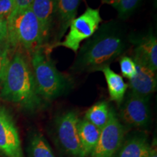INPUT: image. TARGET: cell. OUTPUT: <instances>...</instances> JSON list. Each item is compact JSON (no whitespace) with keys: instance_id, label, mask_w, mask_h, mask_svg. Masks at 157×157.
<instances>
[{"instance_id":"7402d4cb","label":"cell","mask_w":157,"mask_h":157,"mask_svg":"<svg viewBox=\"0 0 157 157\" xmlns=\"http://www.w3.org/2000/svg\"><path fill=\"white\" fill-rule=\"evenodd\" d=\"M15 0H0V17L7 20L14 9Z\"/></svg>"},{"instance_id":"7a4b0ae2","label":"cell","mask_w":157,"mask_h":157,"mask_svg":"<svg viewBox=\"0 0 157 157\" xmlns=\"http://www.w3.org/2000/svg\"><path fill=\"white\" fill-rule=\"evenodd\" d=\"M2 83L0 98L4 101L30 111H36L43 105L32 70L21 52H16L10 60Z\"/></svg>"},{"instance_id":"4316f807","label":"cell","mask_w":157,"mask_h":157,"mask_svg":"<svg viewBox=\"0 0 157 157\" xmlns=\"http://www.w3.org/2000/svg\"><path fill=\"white\" fill-rule=\"evenodd\" d=\"M0 84H1V82H0Z\"/></svg>"},{"instance_id":"484cf974","label":"cell","mask_w":157,"mask_h":157,"mask_svg":"<svg viewBox=\"0 0 157 157\" xmlns=\"http://www.w3.org/2000/svg\"><path fill=\"white\" fill-rule=\"evenodd\" d=\"M113 1H114V0H101V2L103 3L108 4V5H113Z\"/></svg>"},{"instance_id":"8fae6325","label":"cell","mask_w":157,"mask_h":157,"mask_svg":"<svg viewBox=\"0 0 157 157\" xmlns=\"http://www.w3.org/2000/svg\"><path fill=\"white\" fill-rule=\"evenodd\" d=\"M133 60L140 63L154 71H156L157 39L154 34H147L137 39L135 42Z\"/></svg>"},{"instance_id":"277c9868","label":"cell","mask_w":157,"mask_h":157,"mask_svg":"<svg viewBox=\"0 0 157 157\" xmlns=\"http://www.w3.org/2000/svg\"><path fill=\"white\" fill-rule=\"evenodd\" d=\"M7 40L13 46L21 45L34 52L44 44L40 25L31 7L7 19Z\"/></svg>"},{"instance_id":"d4e9b609","label":"cell","mask_w":157,"mask_h":157,"mask_svg":"<svg viewBox=\"0 0 157 157\" xmlns=\"http://www.w3.org/2000/svg\"><path fill=\"white\" fill-rule=\"evenodd\" d=\"M146 157H157V143L156 138H154L150 144V148Z\"/></svg>"},{"instance_id":"6da1fadb","label":"cell","mask_w":157,"mask_h":157,"mask_svg":"<svg viewBox=\"0 0 157 157\" xmlns=\"http://www.w3.org/2000/svg\"><path fill=\"white\" fill-rule=\"evenodd\" d=\"M125 35L119 25L111 22L99 27L80 48L72 68L95 71L109 64L126 48Z\"/></svg>"},{"instance_id":"4fadbf2b","label":"cell","mask_w":157,"mask_h":157,"mask_svg":"<svg viewBox=\"0 0 157 157\" xmlns=\"http://www.w3.org/2000/svg\"><path fill=\"white\" fill-rule=\"evenodd\" d=\"M150 144L146 134L135 132L123 140L116 157H146Z\"/></svg>"},{"instance_id":"e0dca14e","label":"cell","mask_w":157,"mask_h":157,"mask_svg":"<svg viewBox=\"0 0 157 157\" xmlns=\"http://www.w3.org/2000/svg\"><path fill=\"white\" fill-rule=\"evenodd\" d=\"M80 0H56V13L63 29L62 34L75 18Z\"/></svg>"},{"instance_id":"5bb4252c","label":"cell","mask_w":157,"mask_h":157,"mask_svg":"<svg viewBox=\"0 0 157 157\" xmlns=\"http://www.w3.org/2000/svg\"><path fill=\"white\" fill-rule=\"evenodd\" d=\"M101 130V129L86 119L79 120L78 124V134L81 148L80 157L90 156L99 139Z\"/></svg>"},{"instance_id":"cb8c5ba5","label":"cell","mask_w":157,"mask_h":157,"mask_svg":"<svg viewBox=\"0 0 157 157\" xmlns=\"http://www.w3.org/2000/svg\"><path fill=\"white\" fill-rule=\"evenodd\" d=\"M7 20L0 17V41L7 40Z\"/></svg>"},{"instance_id":"3957f363","label":"cell","mask_w":157,"mask_h":157,"mask_svg":"<svg viewBox=\"0 0 157 157\" xmlns=\"http://www.w3.org/2000/svg\"><path fill=\"white\" fill-rule=\"evenodd\" d=\"M31 63L37 90L43 100L52 101L63 93L67 86L66 78L42 46L32 52Z\"/></svg>"},{"instance_id":"52a82bcc","label":"cell","mask_w":157,"mask_h":157,"mask_svg":"<svg viewBox=\"0 0 157 157\" xmlns=\"http://www.w3.org/2000/svg\"><path fill=\"white\" fill-rule=\"evenodd\" d=\"M124 137V128L111 109L109 120L103 129L90 157H116Z\"/></svg>"},{"instance_id":"603a6c76","label":"cell","mask_w":157,"mask_h":157,"mask_svg":"<svg viewBox=\"0 0 157 157\" xmlns=\"http://www.w3.org/2000/svg\"><path fill=\"white\" fill-rule=\"evenodd\" d=\"M32 2L33 0H15L14 9H13L11 15H10L8 18L15 16V15H17V13H21V12H23L25 10L28 9L29 7H31V4H32Z\"/></svg>"},{"instance_id":"2e32d148","label":"cell","mask_w":157,"mask_h":157,"mask_svg":"<svg viewBox=\"0 0 157 157\" xmlns=\"http://www.w3.org/2000/svg\"><path fill=\"white\" fill-rule=\"evenodd\" d=\"M27 157H56L48 140L42 133L32 132L29 138Z\"/></svg>"},{"instance_id":"44dd1931","label":"cell","mask_w":157,"mask_h":157,"mask_svg":"<svg viewBox=\"0 0 157 157\" xmlns=\"http://www.w3.org/2000/svg\"><path fill=\"white\" fill-rule=\"evenodd\" d=\"M7 44H4V41H0V82H2L10 63L7 55Z\"/></svg>"},{"instance_id":"7c38bea8","label":"cell","mask_w":157,"mask_h":157,"mask_svg":"<svg viewBox=\"0 0 157 157\" xmlns=\"http://www.w3.org/2000/svg\"><path fill=\"white\" fill-rule=\"evenodd\" d=\"M31 7L39 21L43 41L46 42L56 13V0H33Z\"/></svg>"},{"instance_id":"ffe728a7","label":"cell","mask_w":157,"mask_h":157,"mask_svg":"<svg viewBox=\"0 0 157 157\" xmlns=\"http://www.w3.org/2000/svg\"><path fill=\"white\" fill-rule=\"evenodd\" d=\"M120 68L121 74L125 78L131 79L136 73V65L133 59L124 56L120 60Z\"/></svg>"},{"instance_id":"5b68a950","label":"cell","mask_w":157,"mask_h":157,"mask_svg":"<svg viewBox=\"0 0 157 157\" xmlns=\"http://www.w3.org/2000/svg\"><path fill=\"white\" fill-rule=\"evenodd\" d=\"M102 21L99 10L87 7L84 13L71 22L69 31L64 40L56 43L52 48L64 47L76 53L81 43L95 34Z\"/></svg>"},{"instance_id":"30bf717a","label":"cell","mask_w":157,"mask_h":157,"mask_svg":"<svg viewBox=\"0 0 157 157\" xmlns=\"http://www.w3.org/2000/svg\"><path fill=\"white\" fill-rule=\"evenodd\" d=\"M136 73L129 80L128 86L133 93L149 97L156 90L157 79L156 71L140 63L135 62Z\"/></svg>"},{"instance_id":"ba28073f","label":"cell","mask_w":157,"mask_h":157,"mask_svg":"<svg viewBox=\"0 0 157 157\" xmlns=\"http://www.w3.org/2000/svg\"><path fill=\"white\" fill-rule=\"evenodd\" d=\"M149 97L133 93L127 94L120 107V117L127 124L135 127H145L151 121Z\"/></svg>"},{"instance_id":"9c48e42d","label":"cell","mask_w":157,"mask_h":157,"mask_svg":"<svg viewBox=\"0 0 157 157\" xmlns=\"http://www.w3.org/2000/svg\"><path fill=\"white\" fill-rule=\"evenodd\" d=\"M0 151L7 157H23L19 133L10 113L0 105Z\"/></svg>"},{"instance_id":"9a60e30c","label":"cell","mask_w":157,"mask_h":157,"mask_svg":"<svg viewBox=\"0 0 157 157\" xmlns=\"http://www.w3.org/2000/svg\"><path fill=\"white\" fill-rule=\"evenodd\" d=\"M100 71H103L105 76L111 100L117 102L118 104H121L124 101L128 85L120 75L110 68L109 66L102 68Z\"/></svg>"},{"instance_id":"ac0fdd59","label":"cell","mask_w":157,"mask_h":157,"mask_svg":"<svg viewBox=\"0 0 157 157\" xmlns=\"http://www.w3.org/2000/svg\"><path fill=\"white\" fill-rule=\"evenodd\" d=\"M110 112L111 109L106 102H98L87 110L84 119L101 129L109 121Z\"/></svg>"},{"instance_id":"d6986e66","label":"cell","mask_w":157,"mask_h":157,"mask_svg":"<svg viewBox=\"0 0 157 157\" xmlns=\"http://www.w3.org/2000/svg\"><path fill=\"white\" fill-rule=\"evenodd\" d=\"M141 0H114L112 6L117 10L119 16L125 19L135 10Z\"/></svg>"},{"instance_id":"8992f818","label":"cell","mask_w":157,"mask_h":157,"mask_svg":"<svg viewBox=\"0 0 157 157\" xmlns=\"http://www.w3.org/2000/svg\"><path fill=\"white\" fill-rule=\"evenodd\" d=\"M80 119L74 111H68L59 116L56 121L57 144L64 154L73 157H80L78 124Z\"/></svg>"}]
</instances>
